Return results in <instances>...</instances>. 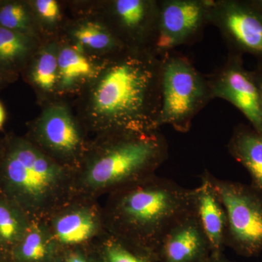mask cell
Masks as SVG:
<instances>
[{"label": "cell", "instance_id": "6da1fadb", "mask_svg": "<svg viewBox=\"0 0 262 262\" xmlns=\"http://www.w3.org/2000/svg\"><path fill=\"white\" fill-rule=\"evenodd\" d=\"M161 69V56L150 50L111 55L91 90V115L113 135L158 130Z\"/></svg>", "mask_w": 262, "mask_h": 262}, {"label": "cell", "instance_id": "7a4b0ae2", "mask_svg": "<svg viewBox=\"0 0 262 262\" xmlns=\"http://www.w3.org/2000/svg\"><path fill=\"white\" fill-rule=\"evenodd\" d=\"M194 209V189L150 176L121 188L117 194L113 208L117 237L157 256L168 229Z\"/></svg>", "mask_w": 262, "mask_h": 262}, {"label": "cell", "instance_id": "3957f363", "mask_svg": "<svg viewBox=\"0 0 262 262\" xmlns=\"http://www.w3.org/2000/svg\"><path fill=\"white\" fill-rule=\"evenodd\" d=\"M113 140L86 174L94 188H122L154 175L168 158V144L158 130L113 135Z\"/></svg>", "mask_w": 262, "mask_h": 262}, {"label": "cell", "instance_id": "277c9868", "mask_svg": "<svg viewBox=\"0 0 262 262\" xmlns=\"http://www.w3.org/2000/svg\"><path fill=\"white\" fill-rule=\"evenodd\" d=\"M161 106L157 126L186 134L212 97L206 76L186 56L171 51L161 56Z\"/></svg>", "mask_w": 262, "mask_h": 262}, {"label": "cell", "instance_id": "5b68a950", "mask_svg": "<svg viewBox=\"0 0 262 262\" xmlns=\"http://www.w3.org/2000/svg\"><path fill=\"white\" fill-rule=\"evenodd\" d=\"M227 215L226 246L245 257L262 251V194L251 185L224 180L210 173Z\"/></svg>", "mask_w": 262, "mask_h": 262}, {"label": "cell", "instance_id": "8992f818", "mask_svg": "<svg viewBox=\"0 0 262 262\" xmlns=\"http://www.w3.org/2000/svg\"><path fill=\"white\" fill-rule=\"evenodd\" d=\"M6 182L25 204L40 206L59 187L63 173L57 164L28 143L15 144L5 164Z\"/></svg>", "mask_w": 262, "mask_h": 262}, {"label": "cell", "instance_id": "52a82bcc", "mask_svg": "<svg viewBox=\"0 0 262 262\" xmlns=\"http://www.w3.org/2000/svg\"><path fill=\"white\" fill-rule=\"evenodd\" d=\"M210 24L220 31L229 53L250 54L262 63V13L249 0H211Z\"/></svg>", "mask_w": 262, "mask_h": 262}, {"label": "cell", "instance_id": "ba28073f", "mask_svg": "<svg viewBox=\"0 0 262 262\" xmlns=\"http://www.w3.org/2000/svg\"><path fill=\"white\" fill-rule=\"evenodd\" d=\"M210 6L211 0L160 1L155 52L162 56L175 48L198 42L210 24Z\"/></svg>", "mask_w": 262, "mask_h": 262}, {"label": "cell", "instance_id": "9c48e42d", "mask_svg": "<svg viewBox=\"0 0 262 262\" xmlns=\"http://www.w3.org/2000/svg\"><path fill=\"white\" fill-rule=\"evenodd\" d=\"M206 76L213 99L221 98L233 105L262 135L261 94L252 72L244 67L243 56L229 53L224 64Z\"/></svg>", "mask_w": 262, "mask_h": 262}, {"label": "cell", "instance_id": "30bf717a", "mask_svg": "<svg viewBox=\"0 0 262 262\" xmlns=\"http://www.w3.org/2000/svg\"><path fill=\"white\" fill-rule=\"evenodd\" d=\"M160 1L116 0L112 3V30L125 48L155 51Z\"/></svg>", "mask_w": 262, "mask_h": 262}, {"label": "cell", "instance_id": "8fae6325", "mask_svg": "<svg viewBox=\"0 0 262 262\" xmlns=\"http://www.w3.org/2000/svg\"><path fill=\"white\" fill-rule=\"evenodd\" d=\"M157 256L160 262H206L209 259L211 246L195 209L168 229L160 242Z\"/></svg>", "mask_w": 262, "mask_h": 262}, {"label": "cell", "instance_id": "7c38bea8", "mask_svg": "<svg viewBox=\"0 0 262 262\" xmlns=\"http://www.w3.org/2000/svg\"><path fill=\"white\" fill-rule=\"evenodd\" d=\"M210 172L205 170L199 187L194 188V209L211 249V256L223 255L227 220L225 208L213 187Z\"/></svg>", "mask_w": 262, "mask_h": 262}, {"label": "cell", "instance_id": "4fadbf2b", "mask_svg": "<svg viewBox=\"0 0 262 262\" xmlns=\"http://www.w3.org/2000/svg\"><path fill=\"white\" fill-rule=\"evenodd\" d=\"M38 130L45 144L56 152L72 154L80 145L78 128L72 115L63 106L47 108L40 117Z\"/></svg>", "mask_w": 262, "mask_h": 262}, {"label": "cell", "instance_id": "5bb4252c", "mask_svg": "<svg viewBox=\"0 0 262 262\" xmlns=\"http://www.w3.org/2000/svg\"><path fill=\"white\" fill-rule=\"evenodd\" d=\"M232 158L247 170L251 187L262 194V135L250 125L234 127L227 144Z\"/></svg>", "mask_w": 262, "mask_h": 262}, {"label": "cell", "instance_id": "9a60e30c", "mask_svg": "<svg viewBox=\"0 0 262 262\" xmlns=\"http://www.w3.org/2000/svg\"><path fill=\"white\" fill-rule=\"evenodd\" d=\"M58 66L60 91H70L96 73L92 62L75 48L64 47L58 52Z\"/></svg>", "mask_w": 262, "mask_h": 262}, {"label": "cell", "instance_id": "2e32d148", "mask_svg": "<svg viewBox=\"0 0 262 262\" xmlns=\"http://www.w3.org/2000/svg\"><path fill=\"white\" fill-rule=\"evenodd\" d=\"M97 221L89 210H76L60 215L54 223L57 239L65 245L89 241L97 230Z\"/></svg>", "mask_w": 262, "mask_h": 262}, {"label": "cell", "instance_id": "e0dca14e", "mask_svg": "<svg viewBox=\"0 0 262 262\" xmlns=\"http://www.w3.org/2000/svg\"><path fill=\"white\" fill-rule=\"evenodd\" d=\"M81 47L115 54L125 49L111 28L101 24L89 21L81 24L73 33Z\"/></svg>", "mask_w": 262, "mask_h": 262}, {"label": "cell", "instance_id": "ac0fdd59", "mask_svg": "<svg viewBox=\"0 0 262 262\" xmlns=\"http://www.w3.org/2000/svg\"><path fill=\"white\" fill-rule=\"evenodd\" d=\"M31 79L33 83L44 92H53L58 89V51L49 48L39 53L33 66Z\"/></svg>", "mask_w": 262, "mask_h": 262}, {"label": "cell", "instance_id": "d6986e66", "mask_svg": "<svg viewBox=\"0 0 262 262\" xmlns=\"http://www.w3.org/2000/svg\"><path fill=\"white\" fill-rule=\"evenodd\" d=\"M104 258L106 262H160L154 253L119 237L108 241Z\"/></svg>", "mask_w": 262, "mask_h": 262}, {"label": "cell", "instance_id": "ffe728a7", "mask_svg": "<svg viewBox=\"0 0 262 262\" xmlns=\"http://www.w3.org/2000/svg\"><path fill=\"white\" fill-rule=\"evenodd\" d=\"M17 248V255L26 262L45 259L50 252V244L46 234L39 228L32 227L25 231Z\"/></svg>", "mask_w": 262, "mask_h": 262}, {"label": "cell", "instance_id": "44dd1931", "mask_svg": "<svg viewBox=\"0 0 262 262\" xmlns=\"http://www.w3.org/2000/svg\"><path fill=\"white\" fill-rule=\"evenodd\" d=\"M29 49L25 34L0 27V62L11 64L25 57Z\"/></svg>", "mask_w": 262, "mask_h": 262}, {"label": "cell", "instance_id": "7402d4cb", "mask_svg": "<svg viewBox=\"0 0 262 262\" xmlns=\"http://www.w3.org/2000/svg\"><path fill=\"white\" fill-rule=\"evenodd\" d=\"M30 25V17L23 5L8 3L0 8V27L25 34Z\"/></svg>", "mask_w": 262, "mask_h": 262}, {"label": "cell", "instance_id": "603a6c76", "mask_svg": "<svg viewBox=\"0 0 262 262\" xmlns=\"http://www.w3.org/2000/svg\"><path fill=\"white\" fill-rule=\"evenodd\" d=\"M23 225L15 212L0 202V239L5 243L20 241L24 232Z\"/></svg>", "mask_w": 262, "mask_h": 262}, {"label": "cell", "instance_id": "cb8c5ba5", "mask_svg": "<svg viewBox=\"0 0 262 262\" xmlns=\"http://www.w3.org/2000/svg\"><path fill=\"white\" fill-rule=\"evenodd\" d=\"M34 5L38 14L46 21L53 23L59 18V5L55 0H37Z\"/></svg>", "mask_w": 262, "mask_h": 262}, {"label": "cell", "instance_id": "d4e9b609", "mask_svg": "<svg viewBox=\"0 0 262 262\" xmlns=\"http://www.w3.org/2000/svg\"><path fill=\"white\" fill-rule=\"evenodd\" d=\"M251 72L259 90L262 101V63H258L256 68L251 71Z\"/></svg>", "mask_w": 262, "mask_h": 262}, {"label": "cell", "instance_id": "484cf974", "mask_svg": "<svg viewBox=\"0 0 262 262\" xmlns=\"http://www.w3.org/2000/svg\"><path fill=\"white\" fill-rule=\"evenodd\" d=\"M65 262H89L84 256L78 253H73L71 254L66 259Z\"/></svg>", "mask_w": 262, "mask_h": 262}, {"label": "cell", "instance_id": "4316f807", "mask_svg": "<svg viewBox=\"0 0 262 262\" xmlns=\"http://www.w3.org/2000/svg\"><path fill=\"white\" fill-rule=\"evenodd\" d=\"M5 118H6V114H5L4 106H3L1 101H0V129L4 125Z\"/></svg>", "mask_w": 262, "mask_h": 262}, {"label": "cell", "instance_id": "83f0119b", "mask_svg": "<svg viewBox=\"0 0 262 262\" xmlns=\"http://www.w3.org/2000/svg\"><path fill=\"white\" fill-rule=\"evenodd\" d=\"M206 262H232L229 261V260L227 259V258L224 257L223 255L222 256H218V257H215V256H211L209 259Z\"/></svg>", "mask_w": 262, "mask_h": 262}, {"label": "cell", "instance_id": "f1b7e54d", "mask_svg": "<svg viewBox=\"0 0 262 262\" xmlns=\"http://www.w3.org/2000/svg\"><path fill=\"white\" fill-rule=\"evenodd\" d=\"M249 2L254 8L262 13V0H249Z\"/></svg>", "mask_w": 262, "mask_h": 262}]
</instances>
